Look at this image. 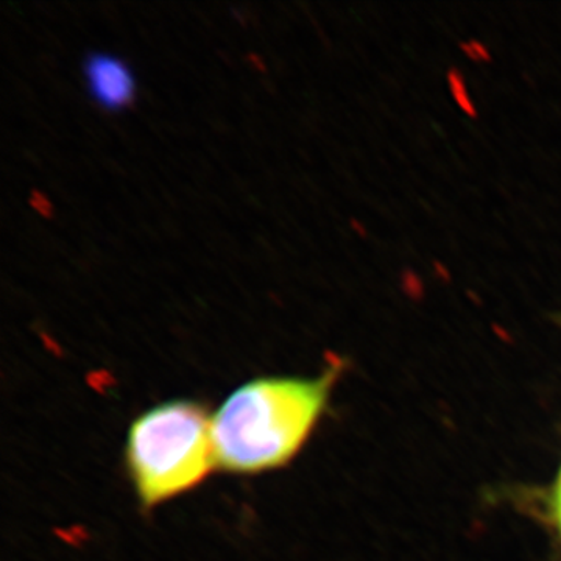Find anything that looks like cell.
<instances>
[{"label": "cell", "instance_id": "3957f363", "mask_svg": "<svg viewBox=\"0 0 561 561\" xmlns=\"http://www.w3.org/2000/svg\"><path fill=\"white\" fill-rule=\"evenodd\" d=\"M83 76L88 94L102 110L119 113L135 102V73L116 55L90 51L83 60Z\"/></svg>", "mask_w": 561, "mask_h": 561}, {"label": "cell", "instance_id": "7a4b0ae2", "mask_svg": "<svg viewBox=\"0 0 561 561\" xmlns=\"http://www.w3.org/2000/svg\"><path fill=\"white\" fill-rule=\"evenodd\" d=\"M125 463L144 508L201 485L217 465L205 405L172 400L140 413L128 430Z\"/></svg>", "mask_w": 561, "mask_h": 561}, {"label": "cell", "instance_id": "277c9868", "mask_svg": "<svg viewBox=\"0 0 561 561\" xmlns=\"http://www.w3.org/2000/svg\"><path fill=\"white\" fill-rule=\"evenodd\" d=\"M553 511H556L557 523H559L561 531V472L559 476V482L556 485V494H553Z\"/></svg>", "mask_w": 561, "mask_h": 561}, {"label": "cell", "instance_id": "6da1fadb", "mask_svg": "<svg viewBox=\"0 0 561 561\" xmlns=\"http://www.w3.org/2000/svg\"><path fill=\"white\" fill-rule=\"evenodd\" d=\"M339 370L319 378L268 376L232 391L213 416L216 463L231 474H260L289 463L319 423Z\"/></svg>", "mask_w": 561, "mask_h": 561}]
</instances>
